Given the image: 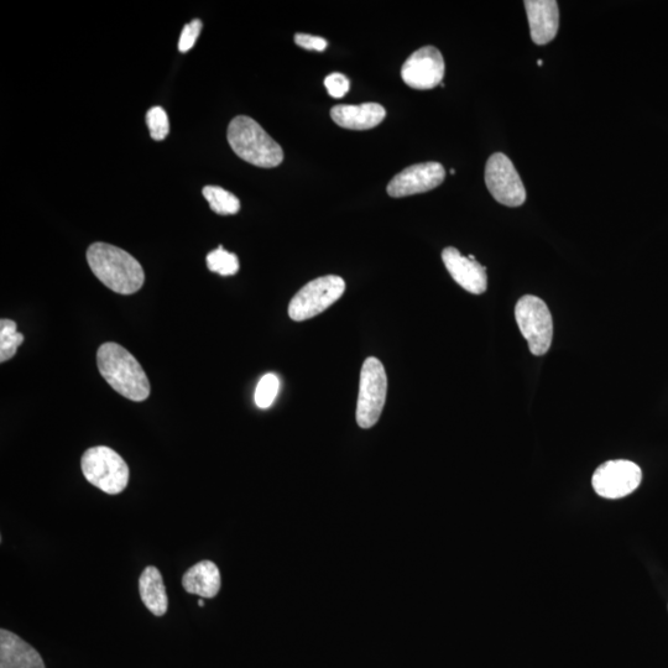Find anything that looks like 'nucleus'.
<instances>
[{
    "label": "nucleus",
    "mask_w": 668,
    "mask_h": 668,
    "mask_svg": "<svg viewBox=\"0 0 668 668\" xmlns=\"http://www.w3.org/2000/svg\"><path fill=\"white\" fill-rule=\"evenodd\" d=\"M87 262L96 278L120 295H132L142 289L145 274L137 259L125 250L107 243L92 244Z\"/></svg>",
    "instance_id": "1"
},
{
    "label": "nucleus",
    "mask_w": 668,
    "mask_h": 668,
    "mask_svg": "<svg viewBox=\"0 0 668 668\" xmlns=\"http://www.w3.org/2000/svg\"><path fill=\"white\" fill-rule=\"evenodd\" d=\"M99 373L118 394L140 403L149 398L150 383L148 377L127 349L117 343H104L97 353Z\"/></svg>",
    "instance_id": "2"
},
{
    "label": "nucleus",
    "mask_w": 668,
    "mask_h": 668,
    "mask_svg": "<svg viewBox=\"0 0 668 668\" xmlns=\"http://www.w3.org/2000/svg\"><path fill=\"white\" fill-rule=\"evenodd\" d=\"M227 138L234 153L249 164L271 169L283 163V149L253 118H234L229 124Z\"/></svg>",
    "instance_id": "3"
},
{
    "label": "nucleus",
    "mask_w": 668,
    "mask_h": 668,
    "mask_svg": "<svg viewBox=\"0 0 668 668\" xmlns=\"http://www.w3.org/2000/svg\"><path fill=\"white\" fill-rule=\"evenodd\" d=\"M83 476L109 495L122 493L129 482V467L119 454L106 446L90 448L81 461Z\"/></svg>",
    "instance_id": "4"
},
{
    "label": "nucleus",
    "mask_w": 668,
    "mask_h": 668,
    "mask_svg": "<svg viewBox=\"0 0 668 668\" xmlns=\"http://www.w3.org/2000/svg\"><path fill=\"white\" fill-rule=\"evenodd\" d=\"M388 377L379 359L370 357L365 360L360 372L359 395L357 404V422L362 429L377 425L384 410Z\"/></svg>",
    "instance_id": "5"
},
{
    "label": "nucleus",
    "mask_w": 668,
    "mask_h": 668,
    "mask_svg": "<svg viewBox=\"0 0 668 668\" xmlns=\"http://www.w3.org/2000/svg\"><path fill=\"white\" fill-rule=\"evenodd\" d=\"M516 322L534 356H545L553 338V321L549 307L540 297H521L515 309Z\"/></svg>",
    "instance_id": "6"
},
{
    "label": "nucleus",
    "mask_w": 668,
    "mask_h": 668,
    "mask_svg": "<svg viewBox=\"0 0 668 668\" xmlns=\"http://www.w3.org/2000/svg\"><path fill=\"white\" fill-rule=\"evenodd\" d=\"M346 283L337 275L322 276L302 287L289 305L292 321L302 322L320 315L341 299Z\"/></svg>",
    "instance_id": "7"
},
{
    "label": "nucleus",
    "mask_w": 668,
    "mask_h": 668,
    "mask_svg": "<svg viewBox=\"0 0 668 668\" xmlns=\"http://www.w3.org/2000/svg\"><path fill=\"white\" fill-rule=\"evenodd\" d=\"M485 184L501 205L520 207L526 201L524 182L514 164L503 153L490 156L485 166Z\"/></svg>",
    "instance_id": "8"
},
{
    "label": "nucleus",
    "mask_w": 668,
    "mask_h": 668,
    "mask_svg": "<svg viewBox=\"0 0 668 668\" xmlns=\"http://www.w3.org/2000/svg\"><path fill=\"white\" fill-rule=\"evenodd\" d=\"M643 480L638 464L618 459L605 462L597 468L592 478L594 490L599 497L605 499H621L628 497L639 488Z\"/></svg>",
    "instance_id": "9"
},
{
    "label": "nucleus",
    "mask_w": 668,
    "mask_h": 668,
    "mask_svg": "<svg viewBox=\"0 0 668 668\" xmlns=\"http://www.w3.org/2000/svg\"><path fill=\"white\" fill-rule=\"evenodd\" d=\"M445 60L435 46H425L412 54L401 69V77L414 90H432L445 77Z\"/></svg>",
    "instance_id": "10"
},
{
    "label": "nucleus",
    "mask_w": 668,
    "mask_h": 668,
    "mask_svg": "<svg viewBox=\"0 0 668 668\" xmlns=\"http://www.w3.org/2000/svg\"><path fill=\"white\" fill-rule=\"evenodd\" d=\"M446 171L440 163H421L406 167L389 182L390 197L401 198L429 192L445 181Z\"/></svg>",
    "instance_id": "11"
},
{
    "label": "nucleus",
    "mask_w": 668,
    "mask_h": 668,
    "mask_svg": "<svg viewBox=\"0 0 668 668\" xmlns=\"http://www.w3.org/2000/svg\"><path fill=\"white\" fill-rule=\"evenodd\" d=\"M442 260L452 279L464 290L474 295L487 291V269L473 255L464 257L458 249L448 247L442 252Z\"/></svg>",
    "instance_id": "12"
},
{
    "label": "nucleus",
    "mask_w": 668,
    "mask_h": 668,
    "mask_svg": "<svg viewBox=\"0 0 668 668\" xmlns=\"http://www.w3.org/2000/svg\"><path fill=\"white\" fill-rule=\"evenodd\" d=\"M531 39L537 45H546L556 38L560 28V10L555 0H526Z\"/></svg>",
    "instance_id": "13"
},
{
    "label": "nucleus",
    "mask_w": 668,
    "mask_h": 668,
    "mask_svg": "<svg viewBox=\"0 0 668 668\" xmlns=\"http://www.w3.org/2000/svg\"><path fill=\"white\" fill-rule=\"evenodd\" d=\"M386 117L379 103L339 104L331 109V118L339 127L351 130H369L378 127Z\"/></svg>",
    "instance_id": "14"
},
{
    "label": "nucleus",
    "mask_w": 668,
    "mask_h": 668,
    "mask_svg": "<svg viewBox=\"0 0 668 668\" xmlns=\"http://www.w3.org/2000/svg\"><path fill=\"white\" fill-rule=\"evenodd\" d=\"M0 668H46L39 652L10 631L0 630Z\"/></svg>",
    "instance_id": "15"
},
{
    "label": "nucleus",
    "mask_w": 668,
    "mask_h": 668,
    "mask_svg": "<svg viewBox=\"0 0 668 668\" xmlns=\"http://www.w3.org/2000/svg\"><path fill=\"white\" fill-rule=\"evenodd\" d=\"M221 573L211 561H201L182 577V586L190 594L202 598H215L221 591Z\"/></svg>",
    "instance_id": "16"
},
{
    "label": "nucleus",
    "mask_w": 668,
    "mask_h": 668,
    "mask_svg": "<svg viewBox=\"0 0 668 668\" xmlns=\"http://www.w3.org/2000/svg\"><path fill=\"white\" fill-rule=\"evenodd\" d=\"M139 592L145 607L156 617H163L169 607L163 576L158 568L146 567L139 579Z\"/></svg>",
    "instance_id": "17"
},
{
    "label": "nucleus",
    "mask_w": 668,
    "mask_h": 668,
    "mask_svg": "<svg viewBox=\"0 0 668 668\" xmlns=\"http://www.w3.org/2000/svg\"><path fill=\"white\" fill-rule=\"evenodd\" d=\"M211 210L217 215L231 216L236 215L240 210V201L233 193L218 186H206L202 191Z\"/></svg>",
    "instance_id": "18"
},
{
    "label": "nucleus",
    "mask_w": 668,
    "mask_h": 668,
    "mask_svg": "<svg viewBox=\"0 0 668 668\" xmlns=\"http://www.w3.org/2000/svg\"><path fill=\"white\" fill-rule=\"evenodd\" d=\"M24 343V336L17 331V323L12 320L0 321V362L4 363L17 354Z\"/></svg>",
    "instance_id": "19"
},
{
    "label": "nucleus",
    "mask_w": 668,
    "mask_h": 668,
    "mask_svg": "<svg viewBox=\"0 0 668 668\" xmlns=\"http://www.w3.org/2000/svg\"><path fill=\"white\" fill-rule=\"evenodd\" d=\"M207 266L212 273L231 276L238 273L239 260L236 254L227 252L223 247H218L207 255Z\"/></svg>",
    "instance_id": "20"
},
{
    "label": "nucleus",
    "mask_w": 668,
    "mask_h": 668,
    "mask_svg": "<svg viewBox=\"0 0 668 668\" xmlns=\"http://www.w3.org/2000/svg\"><path fill=\"white\" fill-rule=\"evenodd\" d=\"M280 390V380L275 374L264 375L255 389L254 400L260 409H269L274 404Z\"/></svg>",
    "instance_id": "21"
},
{
    "label": "nucleus",
    "mask_w": 668,
    "mask_h": 668,
    "mask_svg": "<svg viewBox=\"0 0 668 668\" xmlns=\"http://www.w3.org/2000/svg\"><path fill=\"white\" fill-rule=\"evenodd\" d=\"M146 124L150 130V137L156 142H163L170 132L169 117L164 108L154 107L146 113Z\"/></svg>",
    "instance_id": "22"
},
{
    "label": "nucleus",
    "mask_w": 668,
    "mask_h": 668,
    "mask_svg": "<svg viewBox=\"0 0 668 668\" xmlns=\"http://www.w3.org/2000/svg\"><path fill=\"white\" fill-rule=\"evenodd\" d=\"M325 86L328 95L333 98H342L347 95L349 88H351V81L343 73L333 72L326 77Z\"/></svg>",
    "instance_id": "23"
},
{
    "label": "nucleus",
    "mask_w": 668,
    "mask_h": 668,
    "mask_svg": "<svg viewBox=\"0 0 668 668\" xmlns=\"http://www.w3.org/2000/svg\"><path fill=\"white\" fill-rule=\"evenodd\" d=\"M203 24L200 19L192 20L191 23L187 24L182 30L180 41H179V50L181 52H189L193 46H195L198 36L201 34Z\"/></svg>",
    "instance_id": "24"
},
{
    "label": "nucleus",
    "mask_w": 668,
    "mask_h": 668,
    "mask_svg": "<svg viewBox=\"0 0 668 668\" xmlns=\"http://www.w3.org/2000/svg\"><path fill=\"white\" fill-rule=\"evenodd\" d=\"M295 43L302 49L317 52L325 51L328 45L327 40L320 36L301 33L295 35Z\"/></svg>",
    "instance_id": "25"
},
{
    "label": "nucleus",
    "mask_w": 668,
    "mask_h": 668,
    "mask_svg": "<svg viewBox=\"0 0 668 668\" xmlns=\"http://www.w3.org/2000/svg\"><path fill=\"white\" fill-rule=\"evenodd\" d=\"M198 605H200V607H205V602H203V599L198 600Z\"/></svg>",
    "instance_id": "26"
},
{
    "label": "nucleus",
    "mask_w": 668,
    "mask_h": 668,
    "mask_svg": "<svg viewBox=\"0 0 668 668\" xmlns=\"http://www.w3.org/2000/svg\"><path fill=\"white\" fill-rule=\"evenodd\" d=\"M537 64H539V66H542V60L537 61Z\"/></svg>",
    "instance_id": "27"
}]
</instances>
